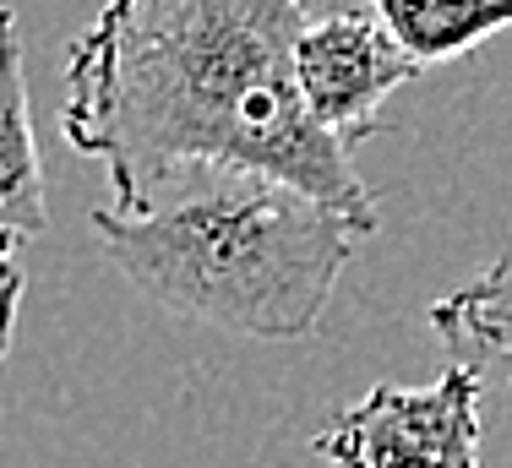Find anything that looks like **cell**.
Masks as SVG:
<instances>
[{"instance_id": "6da1fadb", "label": "cell", "mask_w": 512, "mask_h": 468, "mask_svg": "<svg viewBox=\"0 0 512 468\" xmlns=\"http://www.w3.org/2000/svg\"><path fill=\"white\" fill-rule=\"evenodd\" d=\"M306 0H104L66 60V142L142 202L169 169L235 164L289 180L365 234L371 191L311 120L295 77Z\"/></svg>"}, {"instance_id": "7a4b0ae2", "label": "cell", "mask_w": 512, "mask_h": 468, "mask_svg": "<svg viewBox=\"0 0 512 468\" xmlns=\"http://www.w3.org/2000/svg\"><path fill=\"white\" fill-rule=\"evenodd\" d=\"M93 240L164 311L300 343L322 322L365 229L262 169L186 164L142 202L93 207Z\"/></svg>"}, {"instance_id": "3957f363", "label": "cell", "mask_w": 512, "mask_h": 468, "mask_svg": "<svg viewBox=\"0 0 512 468\" xmlns=\"http://www.w3.org/2000/svg\"><path fill=\"white\" fill-rule=\"evenodd\" d=\"M485 381L447 365L431 387H371L311 447L338 468H480Z\"/></svg>"}, {"instance_id": "277c9868", "label": "cell", "mask_w": 512, "mask_h": 468, "mask_svg": "<svg viewBox=\"0 0 512 468\" xmlns=\"http://www.w3.org/2000/svg\"><path fill=\"white\" fill-rule=\"evenodd\" d=\"M295 77L311 120L349 147L387 131L382 104L404 82L420 77V60L398 44V33L382 17L327 11V17H311L306 33H300Z\"/></svg>"}, {"instance_id": "5b68a950", "label": "cell", "mask_w": 512, "mask_h": 468, "mask_svg": "<svg viewBox=\"0 0 512 468\" xmlns=\"http://www.w3.org/2000/svg\"><path fill=\"white\" fill-rule=\"evenodd\" d=\"M50 224L44 164L28 109V66H22L17 11L0 0V240H33Z\"/></svg>"}, {"instance_id": "8992f818", "label": "cell", "mask_w": 512, "mask_h": 468, "mask_svg": "<svg viewBox=\"0 0 512 468\" xmlns=\"http://www.w3.org/2000/svg\"><path fill=\"white\" fill-rule=\"evenodd\" d=\"M431 332L447 365H463L485 381V392L512 387V256L491 262L480 278L442 294L431 305Z\"/></svg>"}, {"instance_id": "52a82bcc", "label": "cell", "mask_w": 512, "mask_h": 468, "mask_svg": "<svg viewBox=\"0 0 512 468\" xmlns=\"http://www.w3.org/2000/svg\"><path fill=\"white\" fill-rule=\"evenodd\" d=\"M420 66L463 60L474 44L512 28V0H371Z\"/></svg>"}, {"instance_id": "ba28073f", "label": "cell", "mask_w": 512, "mask_h": 468, "mask_svg": "<svg viewBox=\"0 0 512 468\" xmlns=\"http://www.w3.org/2000/svg\"><path fill=\"white\" fill-rule=\"evenodd\" d=\"M22 289H28V273H22V262H17V240H0V365H6V354H11Z\"/></svg>"}]
</instances>
